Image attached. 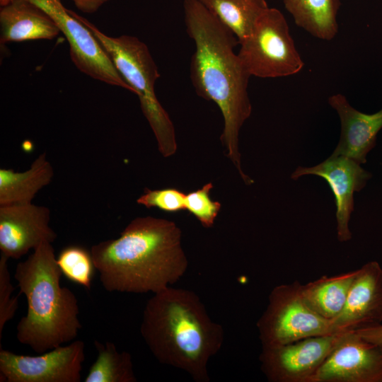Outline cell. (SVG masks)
<instances>
[{
	"label": "cell",
	"instance_id": "2e32d148",
	"mask_svg": "<svg viewBox=\"0 0 382 382\" xmlns=\"http://www.w3.org/2000/svg\"><path fill=\"white\" fill-rule=\"evenodd\" d=\"M1 44L51 40L60 32L51 17L28 0H12L0 10Z\"/></svg>",
	"mask_w": 382,
	"mask_h": 382
},
{
	"label": "cell",
	"instance_id": "ba28073f",
	"mask_svg": "<svg viewBox=\"0 0 382 382\" xmlns=\"http://www.w3.org/2000/svg\"><path fill=\"white\" fill-rule=\"evenodd\" d=\"M28 1L44 10L65 35L71 59L80 71L94 79L134 93L91 30L63 6L61 0Z\"/></svg>",
	"mask_w": 382,
	"mask_h": 382
},
{
	"label": "cell",
	"instance_id": "d4e9b609",
	"mask_svg": "<svg viewBox=\"0 0 382 382\" xmlns=\"http://www.w3.org/2000/svg\"><path fill=\"white\" fill-rule=\"evenodd\" d=\"M9 258L0 256V342L6 323L11 320L18 306L17 296H11L14 288L11 280L8 266Z\"/></svg>",
	"mask_w": 382,
	"mask_h": 382
},
{
	"label": "cell",
	"instance_id": "7a4b0ae2",
	"mask_svg": "<svg viewBox=\"0 0 382 382\" xmlns=\"http://www.w3.org/2000/svg\"><path fill=\"white\" fill-rule=\"evenodd\" d=\"M90 250L101 284L110 292L156 294L180 280L188 267L179 226L150 216L134 219L119 237Z\"/></svg>",
	"mask_w": 382,
	"mask_h": 382
},
{
	"label": "cell",
	"instance_id": "ac0fdd59",
	"mask_svg": "<svg viewBox=\"0 0 382 382\" xmlns=\"http://www.w3.org/2000/svg\"><path fill=\"white\" fill-rule=\"evenodd\" d=\"M356 274L357 270L331 277L322 276L302 284V297L313 312L332 321L342 311Z\"/></svg>",
	"mask_w": 382,
	"mask_h": 382
},
{
	"label": "cell",
	"instance_id": "e0dca14e",
	"mask_svg": "<svg viewBox=\"0 0 382 382\" xmlns=\"http://www.w3.org/2000/svg\"><path fill=\"white\" fill-rule=\"evenodd\" d=\"M54 168L46 153L40 154L30 168L23 172L0 169V206L31 203L37 193L48 185Z\"/></svg>",
	"mask_w": 382,
	"mask_h": 382
},
{
	"label": "cell",
	"instance_id": "3957f363",
	"mask_svg": "<svg viewBox=\"0 0 382 382\" xmlns=\"http://www.w3.org/2000/svg\"><path fill=\"white\" fill-rule=\"evenodd\" d=\"M141 335L154 357L181 369L195 381L208 382V364L221 349L224 332L192 291L167 287L144 306Z\"/></svg>",
	"mask_w": 382,
	"mask_h": 382
},
{
	"label": "cell",
	"instance_id": "8fae6325",
	"mask_svg": "<svg viewBox=\"0 0 382 382\" xmlns=\"http://www.w3.org/2000/svg\"><path fill=\"white\" fill-rule=\"evenodd\" d=\"M312 382H382V344L370 342L355 331L339 334Z\"/></svg>",
	"mask_w": 382,
	"mask_h": 382
},
{
	"label": "cell",
	"instance_id": "44dd1931",
	"mask_svg": "<svg viewBox=\"0 0 382 382\" xmlns=\"http://www.w3.org/2000/svg\"><path fill=\"white\" fill-rule=\"evenodd\" d=\"M98 356L84 378V382H136L132 357L119 352L112 342L95 340Z\"/></svg>",
	"mask_w": 382,
	"mask_h": 382
},
{
	"label": "cell",
	"instance_id": "8992f818",
	"mask_svg": "<svg viewBox=\"0 0 382 382\" xmlns=\"http://www.w3.org/2000/svg\"><path fill=\"white\" fill-rule=\"evenodd\" d=\"M239 45L238 57L250 76H289L304 66L286 20L277 8L269 7Z\"/></svg>",
	"mask_w": 382,
	"mask_h": 382
},
{
	"label": "cell",
	"instance_id": "cb8c5ba5",
	"mask_svg": "<svg viewBox=\"0 0 382 382\" xmlns=\"http://www.w3.org/2000/svg\"><path fill=\"white\" fill-rule=\"evenodd\" d=\"M185 194L175 188L145 189L137 202L148 209L156 207L167 212H177L185 209Z\"/></svg>",
	"mask_w": 382,
	"mask_h": 382
},
{
	"label": "cell",
	"instance_id": "52a82bcc",
	"mask_svg": "<svg viewBox=\"0 0 382 382\" xmlns=\"http://www.w3.org/2000/svg\"><path fill=\"white\" fill-rule=\"evenodd\" d=\"M302 284L295 281L276 286L257 322L262 347L287 344L303 338L332 335L331 321L313 312L301 294Z\"/></svg>",
	"mask_w": 382,
	"mask_h": 382
},
{
	"label": "cell",
	"instance_id": "6da1fadb",
	"mask_svg": "<svg viewBox=\"0 0 382 382\" xmlns=\"http://www.w3.org/2000/svg\"><path fill=\"white\" fill-rule=\"evenodd\" d=\"M186 31L195 44L190 64V80L196 93L214 102L224 118L221 137L227 156L246 185L253 180L242 170L238 151L239 132L250 117V75L234 52V34L197 0L183 1Z\"/></svg>",
	"mask_w": 382,
	"mask_h": 382
},
{
	"label": "cell",
	"instance_id": "5b68a950",
	"mask_svg": "<svg viewBox=\"0 0 382 382\" xmlns=\"http://www.w3.org/2000/svg\"><path fill=\"white\" fill-rule=\"evenodd\" d=\"M70 12L91 30L119 73L134 89L160 153L163 157L173 155L177 150L175 129L156 96L154 86L160 74L146 45L134 36H108L86 18L71 10Z\"/></svg>",
	"mask_w": 382,
	"mask_h": 382
},
{
	"label": "cell",
	"instance_id": "484cf974",
	"mask_svg": "<svg viewBox=\"0 0 382 382\" xmlns=\"http://www.w3.org/2000/svg\"><path fill=\"white\" fill-rule=\"evenodd\" d=\"M355 332L370 342L382 344V323L359 329Z\"/></svg>",
	"mask_w": 382,
	"mask_h": 382
},
{
	"label": "cell",
	"instance_id": "7c38bea8",
	"mask_svg": "<svg viewBox=\"0 0 382 382\" xmlns=\"http://www.w3.org/2000/svg\"><path fill=\"white\" fill-rule=\"evenodd\" d=\"M50 210L31 203L0 206V250L19 259L42 243H52L57 233L50 225Z\"/></svg>",
	"mask_w": 382,
	"mask_h": 382
},
{
	"label": "cell",
	"instance_id": "83f0119b",
	"mask_svg": "<svg viewBox=\"0 0 382 382\" xmlns=\"http://www.w3.org/2000/svg\"><path fill=\"white\" fill-rule=\"evenodd\" d=\"M12 0H0L1 6H5Z\"/></svg>",
	"mask_w": 382,
	"mask_h": 382
},
{
	"label": "cell",
	"instance_id": "603a6c76",
	"mask_svg": "<svg viewBox=\"0 0 382 382\" xmlns=\"http://www.w3.org/2000/svg\"><path fill=\"white\" fill-rule=\"evenodd\" d=\"M213 184L208 183L202 188L185 195V209L192 214L206 228L212 227L221 209V204L211 199Z\"/></svg>",
	"mask_w": 382,
	"mask_h": 382
},
{
	"label": "cell",
	"instance_id": "d6986e66",
	"mask_svg": "<svg viewBox=\"0 0 382 382\" xmlns=\"http://www.w3.org/2000/svg\"><path fill=\"white\" fill-rule=\"evenodd\" d=\"M296 25L314 37L332 40L338 33L340 0H283Z\"/></svg>",
	"mask_w": 382,
	"mask_h": 382
},
{
	"label": "cell",
	"instance_id": "9a60e30c",
	"mask_svg": "<svg viewBox=\"0 0 382 382\" xmlns=\"http://www.w3.org/2000/svg\"><path fill=\"white\" fill-rule=\"evenodd\" d=\"M328 103L335 110L341 122L339 142L331 156H345L359 164L365 163L382 129V109L373 114L364 113L354 108L341 93L330 96Z\"/></svg>",
	"mask_w": 382,
	"mask_h": 382
},
{
	"label": "cell",
	"instance_id": "30bf717a",
	"mask_svg": "<svg viewBox=\"0 0 382 382\" xmlns=\"http://www.w3.org/2000/svg\"><path fill=\"white\" fill-rule=\"evenodd\" d=\"M338 336H313L278 346L262 347L261 369L270 382H312Z\"/></svg>",
	"mask_w": 382,
	"mask_h": 382
},
{
	"label": "cell",
	"instance_id": "4316f807",
	"mask_svg": "<svg viewBox=\"0 0 382 382\" xmlns=\"http://www.w3.org/2000/svg\"><path fill=\"white\" fill-rule=\"evenodd\" d=\"M76 8L86 13H95L105 2L109 0H71Z\"/></svg>",
	"mask_w": 382,
	"mask_h": 382
},
{
	"label": "cell",
	"instance_id": "ffe728a7",
	"mask_svg": "<svg viewBox=\"0 0 382 382\" xmlns=\"http://www.w3.org/2000/svg\"><path fill=\"white\" fill-rule=\"evenodd\" d=\"M236 37L238 44L269 8L266 0H197Z\"/></svg>",
	"mask_w": 382,
	"mask_h": 382
},
{
	"label": "cell",
	"instance_id": "9c48e42d",
	"mask_svg": "<svg viewBox=\"0 0 382 382\" xmlns=\"http://www.w3.org/2000/svg\"><path fill=\"white\" fill-rule=\"evenodd\" d=\"M84 360V342L76 340L37 356L0 349V381L79 382Z\"/></svg>",
	"mask_w": 382,
	"mask_h": 382
},
{
	"label": "cell",
	"instance_id": "5bb4252c",
	"mask_svg": "<svg viewBox=\"0 0 382 382\" xmlns=\"http://www.w3.org/2000/svg\"><path fill=\"white\" fill-rule=\"evenodd\" d=\"M382 323V267L370 261L357 270L344 308L331 321L332 335Z\"/></svg>",
	"mask_w": 382,
	"mask_h": 382
},
{
	"label": "cell",
	"instance_id": "4fadbf2b",
	"mask_svg": "<svg viewBox=\"0 0 382 382\" xmlns=\"http://www.w3.org/2000/svg\"><path fill=\"white\" fill-rule=\"evenodd\" d=\"M307 175L319 176L328 183L335 197L337 239L340 242L349 241L352 233L349 222L354 210V194L364 188L371 174L349 158L330 155L316 166L298 167L291 178L297 180Z\"/></svg>",
	"mask_w": 382,
	"mask_h": 382
},
{
	"label": "cell",
	"instance_id": "7402d4cb",
	"mask_svg": "<svg viewBox=\"0 0 382 382\" xmlns=\"http://www.w3.org/2000/svg\"><path fill=\"white\" fill-rule=\"evenodd\" d=\"M57 265L68 279L91 289L96 269L91 250L79 245L64 248L57 257Z\"/></svg>",
	"mask_w": 382,
	"mask_h": 382
},
{
	"label": "cell",
	"instance_id": "277c9868",
	"mask_svg": "<svg viewBox=\"0 0 382 382\" xmlns=\"http://www.w3.org/2000/svg\"><path fill=\"white\" fill-rule=\"evenodd\" d=\"M54 248L42 243L16 267L14 278L26 298L27 313L17 325L18 341L37 353L72 342L81 328L74 293L62 286Z\"/></svg>",
	"mask_w": 382,
	"mask_h": 382
}]
</instances>
